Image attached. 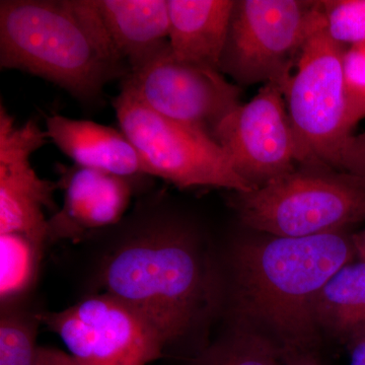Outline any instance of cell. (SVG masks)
Segmentation results:
<instances>
[{"label":"cell","mask_w":365,"mask_h":365,"mask_svg":"<svg viewBox=\"0 0 365 365\" xmlns=\"http://www.w3.org/2000/svg\"><path fill=\"white\" fill-rule=\"evenodd\" d=\"M355 259L352 235L346 230L237 242L232 289L239 329L267 338L281 351H309L319 338L317 297L334 274Z\"/></svg>","instance_id":"cell-1"},{"label":"cell","mask_w":365,"mask_h":365,"mask_svg":"<svg viewBox=\"0 0 365 365\" xmlns=\"http://www.w3.org/2000/svg\"><path fill=\"white\" fill-rule=\"evenodd\" d=\"M0 67L45 79L83 103L130 74L95 0H1Z\"/></svg>","instance_id":"cell-2"},{"label":"cell","mask_w":365,"mask_h":365,"mask_svg":"<svg viewBox=\"0 0 365 365\" xmlns=\"http://www.w3.org/2000/svg\"><path fill=\"white\" fill-rule=\"evenodd\" d=\"M105 292L138 312L165 346L191 328L210 294L200 244L189 227L155 218L107 257Z\"/></svg>","instance_id":"cell-3"},{"label":"cell","mask_w":365,"mask_h":365,"mask_svg":"<svg viewBox=\"0 0 365 365\" xmlns=\"http://www.w3.org/2000/svg\"><path fill=\"white\" fill-rule=\"evenodd\" d=\"M232 205L245 225L264 234H330L365 222V178L326 165H299L261 188L234 192Z\"/></svg>","instance_id":"cell-4"},{"label":"cell","mask_w":365,"mask_h":365,"mask_svg":"<svg viewBox=\"0 0 365 365\" xmlns=\"http://www.w3.org/2000/svg\"><path fill=\"white\" fill-rule=\"evenodd\" d=\"M323 23L321 0H235L220 71L237 86L274 83L284 91Z\"/></svg>","instance_id":"cell-5"},{"label":"cell","mask_w":365,"mask_h":365,"mask_svg":"<svg viewBox=\"0 0 365 365\" xmlns=\"http://www.w3.org/2000/svg\"><path fill=\"white\" fill-rule=\"evenodd\" d=\"M112 105L119 128L136 148L148 176L181 189L213 187L237 193L255 190L210 137L160 116L122 86Z\"/></svg>","instance_id":"cell-6"},{"label":"cell","mask_w":365,"mask_h":365,"mask_svg":"<svg viewBox=\"0 0 365 365\" xmlns=\"http://www.w3.org/2000/svg\"><path fill=\"white\" fill-rule=\"evenodd\" d=\"M319 26L307 41L284 91L288 115L304 157V165L337 170L346 126L342 55Z\"/></svg>","instance_id":"cell-7"},{"label":"cell","mask_w":365,"mask_h":365,"mask_svg":"<svg viewBox=\"0 0 365 365\" xmlns=\"http://www.w3.org/2000/svg\"><path fill=\"white\" fill-rule=\"evenodd\" d=\"M40 319L78 365H146L167 347L138 312L108 292Z\"/></svg>","instance_id":"cell-8"},{"label":"cell","mask_w":365,"mask_h":365,"mask_svg":"<svg viewBox=\"0 0 365 365\" xmlns=\"http://www.w3.org/2000/svg\"><path fill=\"white\" fill-rule=\"evenodd\" d=\"M121 86L160 116L213 140L220 124L242 104L241 88L225 74L178 59L170 48L140 71L129 74Z\"/></svg>","instance_id":"cell-9"},{"label":"cell","mask_w":365,"mask_h":365,"mask_svg":"<svg viewBox=\"0 0 365 365\" xmlns=\"http://www.w3.org/2000/svg\"><path fill=\"white\" fill-rule=\"evenodd\" d=\"M215 140L254 189L304 165L284 93L274 83L262 86L251 101L230 113L216 129Z\"/></svg>","instance_id":"cell-10"},{"label":"cell","mask_w":365,"mask_h":365,"mask_svg":"<svg viewBox=\"0 0 365 365\" xmlns=\"http://www.w3.org/2000/svg\"><path fill=\"white\" fill-rule=\"evenodd\" d=\"M49 141L30 120L16 125L0 107V235H24L39 251L48 240L44 207L54 205V182L41 179L31 158Z\"/></svg>","instance_id":"cell-11"},{"label":"cell","mask_w":365,"mask_h":365,"mask_svg":"<svg viewBox=\"0 0 365 365\" xmlns=\"http://www.w3.org/2000/svg\"><path fill=\"white\" fill-rule=\"evenodd\" d=\"M60 174L64 202L48 220V239L78 237L116 225L123 217L134 180L76 165L60 168Z\"/></svg>","instance_id":"cell-12"},{"label":"cell","mask_w":365,"mask_h":365,"mask_svg":"<svg viewBox=\"0 0 365 365\" xmlns=\"http://www.w3.org/2000/svg\"><path fill=\"white\" fill-rule=\"evenodd\" d=\"M45 131L74 165L131 180L148 176L140 155L120 128L53 114L46 118Z\"/></svg>","instance_id":"cell-13"},{"label":"cell","mask_w":365,"mask_h":365,"mask_svg":"<svg viewBox=\"0 0 365 365\" xmlns=\"http://www.w3.org/2000/svg\"><path fill=\"white\" fill-rule=\"evenodd\" d=\"M108 35L130 73L169 49V0H95Z\"/></svg>","instance_id":"cell-14"},{"label":"cell","mask_w":365,"mask_h":365,"mask_svg":"<svg viewBox=\"0 0 365 365\" xmlns=\"http://www.w3.org/2000/svg\"><path fill=\"white\" fill-rule=\"evenodd\" d=\"M235 0H169L170 51L220 71Z\"/></svg>","instance_id":"cell-15"},{"label":"cell","mask_w":365,"mask_h":365,"mask_svg":"<svg viewBox=\"0 0 365 365\" xmlns=\"http://www.w3.org/2000/svg\"><path fill=\"white\" fill-rule=\"evenodd\" d=\"M314 318L319 330L346 340L365 327V262H350L327 281L317 297Z\"/></svg>","instance_id":"cell-16"},{"label":"cell","mask_w":365,"mask_h":365,"mask_svg":"<svg viewBox=\"0 0 365 365\" xmlns=\"http://www.w3.org/2000/svg\"><path fill=\"white\" fill-rule=\"evenodd\" d=\"M194 365H285L281 349L259 334L237 329Z\"/></svg>","instance_id":"cell-17"},{"label":"cell","mask_w":365,"mask_h":365,"mask_svg":"<svg viewBox=\"0 0 365 365\" xmlns=\"http://www.w3.org/2000/svg\"><path fill=\"white\" fill-rule=\"evenodd\" d=\"M0 294L13 299L28 287L35 272L40 251L24 235H0Z\"/></svg>","instance_id":"cell-18"},{"label":"cell","mask_w":365,"mask_h":365,"mask_svg":"<svg viewBox=\"0 0 365 365\" xmlns=\"http://www.w3.org/2000/svg\"><path fill=\"white\" fill-rule=\"evenodd\" d=\"M40 317L2 311L0 319V365H39L37 342Z\"/></svg>","instance_id":"cell-19"},{"label":"cell","mask_w":365,"mask_h":365,"mask_svg":"<svg viewBox=\"0 0 365 365\" xmlns=\"http://www.w3.org/2000/svg\"><path fill=\"white\" fill-rule=\"evenodd\" d=\"M326 33L343 48L365 43V0H321Z\"/></svg>","instance_id":"cell-20"},{"label":"cell","mask_w":365,"mask_h":365,"mask_svg":"<svg viewBox=\"0 0 365 365\" xmlns=\"http://www.w3.org/2000/svg\"><path fill=\"white\" fill-rule=\"evenodd\" d=\"M346 126L350 134L365 118V43L345 48L342 55Z\"/></svg>","instance_id":"cell-21"},{"label":"cell","mask_w":365,"mask_h":365,"mask_svg":"<svg viewBox=\"0 0 365 365\" xmlns=\"http://www.w3.org/2000/svg\"><path fill=\"white\" fill-rule=\"evenodd\" d=\"M337 170L365 178V132L346 139L341 146Z\"/></svg>","instance_id":"cell-22"},{"label":"cell","mask_w":365,"mask_h":365,"mask_svg":"<svg viewBox=\"0 0 365 365\" xmlns=\"http://www.w3.org/2000/svg\"><path fill=\"white\" fill-rule=\"evenodd\" d=\"M350 365H365V327L346 340Z\"/></svg>","instance_id":"cell-23"},{"label":"cell","mask_w":365,"mask_h":365,"mask_svg":"<svg viewBox=\"0 0 365 365\" xmlns=\"http://www.w3.org/2000/svg\"><path fill=\"white\" fill-rule=\"evenodd\" d=\"M285 365H322L309 351H281Z\"/></svg>","instance_id":"cell-24"},{"label":"cell","mask_w":365,"mask_h":365,"mask_svg":"<svg viewBox=\"0 0 365 365\" xmlns=\"http://www.w3.org/2000/svg\"><path fill=\"white\" fill-rule=\"evenodd\" d=\"M352 240L357 259L365 262V227L356 234H352Z\"/></svg>","instance_id":"cell-25"},{"label":"cell","mask_w":365,"mask_h":365,"mask_svg":"<svg viewBox=\"0 0 365 365\" xmlns=\"http://www.w3.org/2000/svg\"><path fill=\"white\" fill-rule=\"evenodd\" d=\"M51 365H78L71 354L57 351L53 356Z\"/></svg>","instance_id":"cell-26"}]
</instances>
